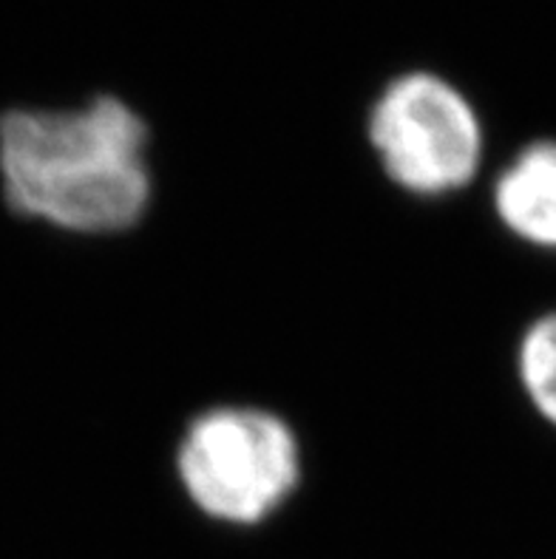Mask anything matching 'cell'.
Wrapping results in <instances>:
<instances>
[{
	"label": "cell",
	"mask_w": 556,
	"mask_h": 559,
	"mask_svg": "<svg viewBox=\"0 0 556 559\" xmlns=\"http://www.w3.org/2000/svg\"><path fill=\"white\" fill-rule=\"evenodd\" d=\"M0 182L14 213L74 236H117L154 199L151 131L120 97L0 117Z\"/></svg>",
	"instance_id": "obj_1"
},
{
	"label": "cell",
	"mask_w": 556,
	"mask_h": 559,
	"mask_svg": "<svg viewBox=\"0 0 556 559\" xmlns=\"http://www.w3.org/2000/svg\"><path fill=\"white\" fill-rule=\"evenodd\" d=\"M174 472L202 518L256 528L275 518L301 486V438L289 420L264 406H211L179 435Z\"/></svg>",
	"instance_id": "obj_2"
},
{
	"label": "cell",
	"mask_w": 556,
	"mask_h": 559,
	"mask_svg": "<svg viewBox=\"0 0 556 559\" xmlns=\"http://www.w3.org/2000/svg\"><path fill=\"white\" fill-rule=\"evenodd\" d=\"M367 140L383 177L421 199L465 191L486 156V131L472 99L431 71L387 83L369 108Z\"/></svg>",
	"instance_id": "obj_3"
},
{
	"label": "cell",
	"mask_w": 556,
	"mask_h": 559,
	"mask_svg": "<svg viewBox=\"0 0 556 559\" xmlns=\"http://www.w3.org/2000/svg\"><path fill=\"white\" fill-rule=\"evenodd\" d=\"M494 216L522 245L556 253V140L531 142L492 185Z\"/></svg>",
	"instance_id": "obj_4"
},
{
	"label": "cell",
	"mask_w": 556,
	"mask_h": 559,
	"mask_svg": "<svg viewBox=\"0 0 556 559\" xmlns=\"http://www.w3.org/2000/svg\"><path fill=\"white\" fill-rule=\"evenodd\" d=\"M517 378L536 415L556 429V310L525 326L517 347Z\"/></svg>",
	"instance_id": "obj_5"
}]
</instances>
